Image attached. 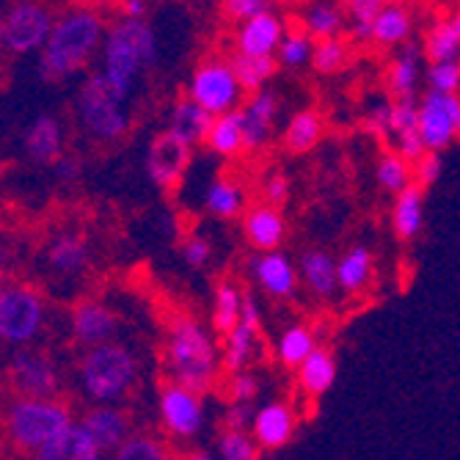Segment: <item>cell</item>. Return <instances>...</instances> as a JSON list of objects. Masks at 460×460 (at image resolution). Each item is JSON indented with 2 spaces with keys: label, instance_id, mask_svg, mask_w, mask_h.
Returning a JSON list of instances; mask_svg holds the SVG:
<instances>
[{
  "label": "cell",
  "instance_id": "obj_40",
  "mask_svg": "<svg viewBox=\"0 0 460 460\" xmlns=\"http://www.w3.org/2000/svg\"><path fill=\"white\" fill-rule=\"evenodd\" d=\"M240 309H243V296L234 284H221L216 289V304H213V331L218 337H229L234 325L240 323Z\"/></svg>",
  "mask_w": 460,
  "mask_h": 460
},
{
  "label": "cell",
  "instance_id": "obj_42",
  "mask_svg": "<svg viewBox=\"0 0 460 460\" xmlns=\"http://www.w3.org/2000/svg\"><path fill=\"white\" fill-rule=\"evenodd\" d=\"M314 348H317V345H314L312 331L304 328V325H292V328H287V331L281 333V337H279L276 353H279V358H281L287 367H301V364L312 356Z\"/></svg>",
  "mask_w": 460,
  "mask_h": 460
},
{
  "label": "cell",
  "instance_id": "obj_29",
  "mask_svg": "<svg viewBox=\"0 0 460 460\" xmlns=\"http://www.w3.org/2000/svg\"><path fill=\"white\" fill-rule=\"evenodd\" d=\"M25 149L33 163H58L61 160V124L53 116H39L25 136Z\"/></svg>",
  "mask_w": 460,
  "mask_h": 460
},
{
  "label": "cell",
  "instance_id": "obj_12",
  "mask_svg": "<svg viewBox=\"0 0 460 460\" xmlns=\"http://www.w3.org/2000/svg\"><path fill=\"white\" fill-rule=\"evenodd\" d=\"M160 420L163 428L169 430L174 438H193L201 425H204V402L201 394L180 386V384H169L160 392Z\"/></svg>",
  "mask_w": 460,
  "mask_h": 460
},
{
  "label": "cell",
  "instance_id": "obj_59",
  "mask_svg": "<svg viewBox=\"0 0 460 460\" xmlns=\"http://www.w3.org/2000/svg\"><path fill=\"white\" fill-rule=\"evenodd\" d=\"M386 4H408V0H386Z\"/></svg>",
  "mask_w": 460,
  "mask_h": 460
},
{
  "label": "cell",
  "instance_id": "obj_13",
  "mask_svg": "<svg viewBox=\"0 0 460 460\" xmlns=\"http://www.w3.org/2000/svg\"><path fill=\"white\" fill-rule=\"evenodd\" d=\"M188 165H190V146L185 141H180L169 130L155 136V141L149 144V155H146V172L157 188L163 190L177 188L182 174L188 172Z\"/></svg>",
  "mask_w": 460,
  "mask_h": 460
},
{
  "label": "cell",
  "instance_id": "obj_54",
  "mask_svg": "<svg viewBox=\"0 0 460 460\" xmlns=\"http://www.w3.org/2000/svg\"><path fill=\"white\" fill-rule=\"evenodd\" d=\"M389 108L392 102H381L378 108H372L369 119H367V128L375 136H389Z\"/></svg>",
  "mask_w": 460,
  "mask_h": 460
},
{
  "label": "cell",
  "instance_id": "obj_36",
  "mask_svg": "<svg viewBox=\"0 0 460 460\" xmlns=\"http://www.w3.org/2000/svg\"><path fill=\"white\" fill-rule=\"evenodd\" d=\"M207 146L210 152L221 155V157H237L240 152H245L243 146V128H240V113H224L213 119L210 136H207Z\"/></svg>",
  "mask_w": 460,
  "mask_h": 460
},
{
  "label": "cell",
  "instance_id": "obj_52",
  "mask_svg": "<svg viewBox=\"0 0 460 460\" xmlns=\"http://www.w3.org/2000/svg\"><path fill=\"white\" fill-rule=\"evenodd\" d=\"M254 408H251L248 402H232L229 408H226V430H240V433H245V428H251L254 425Z\"/></svg>",
  "mask_w": 460,
  "mask_h": 460
},
{
  "label": "cell",
  "instance_id": "obj_38",
  "mask_svg": "<svg viewBox=\"0 0 460 460\" xmlns=\"http://www.w3.org/2000/svg\"><path fill=\"white\" fill-rule=\"evenodd\" d=\"M350 56H353V50H350V41L348 39H342V36L323 39V41H314L309 66L317 75H337V72L348 69Z\"/></svg>",
  "mask_w": 460,
  "mask_h": 460
},
{
  "label": "cell",
  "instance_id": "obj_21",
  "mask_svg": "<svg viewBox=\"0 0 460 460\" xmlns=\"http://www.w3.org/2000/svg\"><path fill=\"white\" fill-rule=\"evenodd\" d=\"M48 268L58 276H77L89 268L92 262V248L89 240L77 232H61L58 237L50 240L45 251Z\"/></svg>",
  "mask_w": 460,
  "mask_h": 460
},
{
  "label": "cell",
  "instance_id": "obj_58",
  "mask_svg": "<svg viewBox=\"0 0 460 460\" xmlns=\"http://www.w3.org/2000/svg\"><path fill=\"white\" fill-rule=\"evenodd\" d=\"M4 262H6V251H4V243H0V268H4Z\"/></svg>",
  "mask_w": 460,
  "mask_h": 460
},
{
  "label": "cell",
  "instance_id": "obj_16",
  "mask_svg": "<svg viewBox=\"0 0 460 460\" xmlns=\"http://www.w3.org/2000/svg\"><path fill=\"white\" fill-rule=\"evenodd\" d=\"M80 428L94 438V444L102 452H111V455L133 436L128 413H124L119 405H92L86 413H83Z\"/></svg>",
  "mask_w": 460,
  "mask_h": 460
},
{
  "label": "cell",
  "instance_id": "obj_41",
  "mask_svg": "<svg viewBox=\"0 0 460 460\" xmlns=\"http://www.w3.org/2000/svg\"><path fill=\"white\" fill-rule=\"evenodd\" d=\"M369 270H372V257L364 245L350 248L348 254L337 262V279L340 287L345 292H358L364 289V284L369 281Z\"/></svg>",
  "mask_w": 460,
  "mask_h": 460
},
{
  "label": "cell",
  "instance_id": "obj_44",
  "mask_svg": "<svg viewBox=\"0 0 460 460\" xmlns=\"http://www.w3.org/2000/svg\"><path fill=\"white\" fill-rule=\"evenodd\" d=\"M378 182L389 190V193H402L411 182H413V172L411 163L405 157H400L397 152H386L378 160Z\"/></svg>",
  "mask_w": 460,
  "mask_h": 460
},
{
  "label": "cell",
  "instance_id": "obj_19",
  "mask_svg": "<svg viewBox=\"0 0 460 460\" xmlns=\"http://www.w3.org/2000/svg\"><path fill=\"white\" fill-rule=\"evenodd\" d=\"M276 111H279V102H276V94H270V92H257V94H251L248 100H243L237 113H240L245 152L260 149L270 138Z\"/></svg>",
  "mask_w": 460,
  "mask_h": 460
},
{
  "label": "cell",
  "instance_id": "obj_43",
  "mask_svg": "<svg viewBox=\"0 0 460 460\" xmlns=\"http://www.w3.org/2000/svg\"><path fill=\"white\" fill-rule=\"evenodd\" d=\"M312 48H314V39L306 31H287L284 41L279 45L276 61H279V66L298 69L312 61Z\"/></svg>",
  "mask_w": 460,
  "mask_h": 460
},
{
  "label": "cell",
  "instance_id": "obj_24",
  "mask_svg": "<svg viewBox=\"0 0 460 460\" xmlns=\"http://www.w3.org/2000/svg\"><path fill=\"white\" fill-rule=\"evenodd\" d=\"M422 53L430 64L460 61V9L436 20L422 41Z\"/></svg>",
  "mask_w": 460,
  "mask_h": 460
},
{
  "label": "cell",
  "instance_id": "obj_4",
  "mask_svg": "<svg viewBox=\"0 0 460 460\" xmlns=\"http://www.w3.org/2000/svg\"><path fill=\"white\" fill-rule=\"evenodd\" d=\"M80 392L92 405H116L130 394L138 381V361L133 350L108 342L86 350L77 367Z\"/></svg>",
  "mask_w": 460,
  "mask_h": 460
},
{
  "label": "cell",
  "instance_id": "obj_37",
  "mask_svg": "<svg viewBox=\"0 0 460 460\" xmlns=\"http://www.w3.org/2000/svg\"><path fill=\"white\" fill-rule=\"evenodd\" d=\"M386 0H342L345 20H350V41L369 45L372 41V22L384 12Z\"/></svg>",
  "mask_w": 460,
  "mask_h": 460
},
{
  "label": "cell",
  "instance_id": "obj_25",
  "mask_svg": "<svg viewBox=\"0 0 460 460\" xmlns=\"http://www.w3.org/2000/svg\"><path fill=\"white\" fill-rule=\"evenodd\" d=\"M254 279L273 298H289L296 292V268L279 251H268L254 262Z\"/></svg>",
  "mask_w": 460,
  "mask_h": 460
},
{
  "label": "cell",
  "instance_id": "obj_47",
  "mask_svg": "<svg viewBox=\"0 0 460 460\" xmlns=\"http://www.w3.org/2000/svg\"><path fill=\"white\" fill-rule=\"evenodd\" d=\"M218 452H221L224 460H251V457H257V441L251 438L248 433L226 430L221 436Z\"/></svg>",
  "mask_w": 460,
  "mask_h": 460
},
{
  "label": "cell",
  "instance_id": "obj_30",
  "mask_svg": "<svg viewBox=\"0 0 460 460\" xmlns=\"http://www.w3.org/2000/svg\"><path fill=\"white\" fill-rule=\"evenodd\" d=\"M422 221H425V190L411 182L402 193H397L392 224L400 240H411L422 232Z\"/></svg>",
  "mask_w": 460,
  "mask_h": 460
},
{
  "label": "cell",
  "instance_id": "obj_9",
  "mask_svg": "<svg viewBox=\"0 0 460 460\" xmlns=\"http://www.w3.org/2000/svg\"><path fill=\"white\" fill-rule=\"evenodd\" d=\"M53 14L33 0H20L4 17H0V48L25 56L41 50L48 45V36L53 31Z\"/></svg>",
  "mask_w": 460,
  "mask_h": 460
},
{
  "label": "cell",
  "instance_id": "obj_1",
  "mask_svg": "<svg viewBox=\"0 0 460 460\" xmlns=\"http://www.w3.org/2000/svg\"><path fill=\"white\" fill-rule=\"evenodd\" d=\"M102 41V20L92 9L66 12L53 22L48 45L41 48V75L61 80L86 66Z\"/></svg>",
  "mask_w": 460,
  "mask_h": 460
},
{
  "label": "cell",
  "instance_id": "obj_2",
  "mask_svg": "<svg viewBox=\"0 0 460 460\" xmlns=\"http://www.w3.org/2000/svg\"><path fill=\"white\" fill-rule=\"evenodd\" d=\"M157 56V41L155 31L144 20H119L105 39V66L102 77L108 83V89L119 102L130 97L136 77L155 61Z\"/></svg>",
  "mask_w": 460,
  "mask_h": 460
},
{
  "label": "cell",
  "instance_id": "obj_26",
  "mask_svg": "<svg viewBox=\"0 0 460 460\" xmlns=\"http://www.w3.org/2000/svg\"><path fill=\"white\" fill-rule=\"evenodd\" d=\"M413 33V14L405 4H386L378 20L372 22V45L402 48Z\"/></svg>",
  "mask_w": 460,
  "mask_h": 460
},
{
  "label": "cell",
  "instance_id": "obj_61",
  "mask_svg": "<svg viewBox=\"0 0 460 460\" xmlns=\"http://www.w3.org/2000/svg\"><path fill=\"white\" fill-rule=\"evenodd\" d=\"M0 289H4V287H0Z\"/></svg>",
  "mask_w": 460,
  "mask_h": 460
},
{
  "label": "cell",
  "instance_id": "obj_8",
  "mask_svg": "<svg viewBox=\"0 0 460 460\" xmlns=\"http://www.w3.org/2000/svg\"><path fill=\"white\" fill-rule=\"evenodd\" d=\"M77 108H80V119L86 124V130L100 138V141H116L128 130V113H124L121 102L113 97V92L108 89V83L102 75H92L86 83H83L80 97H77Z\"/></svg>",
  "mask_w": 460,
  "mask_h": 460
},
{
  "label": "cell",
  "instance_id": "obj_33",
  "mask_svg": "<svg viewBox=\"0 0 460 460\" xmlns=\"http://www.w3.org/2000/svg\"><path fill=\"white\" fill-rule=\"evenodd\" d=\"M323 119L317 111H301L289 119L287 130H284V146L287 152L292 155H304V152H312L320 138H323Z\"/></svg>",
  "mask_w": 460,
  "mask_h": 460
},
{
  "label": "cell",
  "instance_id": "obj_18",
  "mask_svg": "<svg viewBox=\"0 0 460 460\" xmlns=\"http://www.w3.org/2000/svg\"><path fill=\"white\" fill-rule=\"evenodd\" d=\"M389 138L394 141V152L408 163H416L428 149L420 136V108L416 100H394L389 108Z\"/></svg>",
  "mask_w": 460,
  "mask_h": 460
},
{
  "label": "cell",
  "instance_id": "obj_7",
  "mask_svg": "<svg viewBox=\"0 0 460 460\" xmlns=\"http://www.w3.org/2000/svg\"><path fill=\"white\" fill-rule=\"evenodd\" d=\"M243 89L237 83V75L226 58H210L190 75L188 83V100H193L199 108H204L210 116L232 113L243 105Z\"/></svg>",
  "mask_w": 460,
  "mask_h": 460
},
{
  "label": "cell",
  "instance_id": "obj_39",
  "mask_svg": "<svg viewBox=\"0 0 460 460\" xmlns=\"http://www.w3.org/2000/svg\"><path fill=\"white\" fill-rule=\"evenodd\" d=\"M204 204H207V210H210V216L229 221V218H237L243 213L245 193L232 180H216L210 185V190H207V196H204Z\"/></svg>",
  "mask_w": 460,
  "mask_h": 460
},
{
  "label": "cell",
  "instance_id": "obj_57",
  "mask_svg": "<svg viewBox=\"0 0 460 460\" xmlns=\"http://www.w3.org/2000/svg\"><path fill=\"white\" fill-rule=\"evenodd\" d=\"M188 460H216V457H213L210 452H193V455H190Z\"/></svg>",
  "mask_w": 460,
  "mask_h": 460
},
{
  "label": "cell",
  "instance_id": "obj_34",
  "mask_svg": "<svg viewBox=\"0 0 460 460\" xmlns=\"http://www.w3.org/2000/svg\"><path fill=\"white\" fill-rule=\"evenodd\" d=\"M301 273L306 279V287L320 298H328L337 292L340 279H337V262H333L323 251H309L301 260Z\"/></svg>",
  "mask_w": 460,
  "mask_h": 460
},
{
  "label": "cell",
  "instance_id": "obj_20",
  "mask_svg": "<svg viewBox=\"0 0 460 460\" xmlns=\"http://www.w3.org/2000/svg\"><path fill=\"white\" fill-rule=\"evenodd\" d=\"M292 433H296V413L284 402H270L254 413V425H251V438L262 449H279L284 447Z\"/></svg>",
  "mask_w": 460,
  "mask_h": 460
},
{
  "label": "cell",
  "instance_id": "obj_48",
  "mask_svg": "<svg viewBox=\"0 0 460 460\" xmlns=\"http://www.w3.org/2000/svg\"><path fill=\"white\" fill-rule=\"evenodd\" d=\"M411 172H413V185H420L422 190L430 188L441 174V155L438 152H425L420 160L411 163Z\"/></svg>",
  "mask_w": 460,
  "mask_h": 460
},
{
  "label": "cell",
  "instance_id": "obj_31",
  "mask_svg": "<svg viewBox=\"0 0 460 460\" xmlns=\"http://www.w3.org/2000/svg\"><path fill=\"white\" fill-rule=\"evenodd\" d=\"M345 28V12L331 0H314L301 14V31H306L314 41L340 36Z\"/></svg>",
  "mask_w": 460,
  "mask_h": 460
},
{
  "label": "cell",
  "instance_id": "obj_5",
  "mask_svg": "<svg viewBox=\"0 0 460 460\" xmlns=\"http://www.w3.org/2000/svg\"><path fill=\"white\" fill-rule=\"evenodd\" d=\"M72 425V405L58 397H17L6 411V433L22 452H39Z\"/></svg>",
  "mask_w": 460,
  "mask_h": 460
},
{
  "label": "cell",
  "instance_id": "obj_3",
  "mask_svg": "<svg viewBox=\"0 0 460 460\" xmlns=\"http://www.w3.org/2000/svg\"><path fill=\"white\" fill-rule=\"evenodd\" d=\"M165 358L174 384L207 394L218 378V353L213 337L193 317H177L169 328Z\"/></svg>",
  "mask_w": 460,
  "mask_h": 460
},
{
  "label": "cell",
  "instance_id": "obj_45",
  "mask_svg": "<svg viewBox=\"0 0 460 460\" xmlns=\"http://www.w3.org/2000/svg\"><path fill=\"white\" fill-rule=\"evenodd\" d=\"M111 460H172V452L160 438L152 436H130Z\"/></svg>",
  "mask_w": 460,
  "mask_h": 460
},
{
  "label": "cell",
  "instance_id": "obj_60",
  "mask_svg": "<svg viewBox=\"0 0 460 460\" xmlns=\"http://www.w3.org/2000/svg\"><path fill=\"white\" fill-rule=\"evenodd\" d=\"M251 460H257V457H251Z\"/></svg>",
  "mask_w": 460,
  "mask_h": 460
},
{
  "label": "cell",
  "instance_id": "obj_22",
  "mask_svg": "<svg viewBox=\"0 0 460 460\" xmlns=\"http://www.w3.org/2000/svg\"><path fill=\"white\" fill-rule=\"evenodd\" d=\"M243 232H245V240L260 248L262 254L268 251H276V245L284 240V218L279 213V207H270V204H257L245 210L243 216Z\"/></svg>",
  "mask_w": 460,
  "mask_h": 460
},
{
  "label": "cell",
  "instance_id": "obj_55",
  "mask_svg": "<svg viewBox=\"0 0 460 460\" xmlns=\"http://www.w3.org/2000/svg\"><path fill=\"white\" fill-rule=\"evenodd\" d=\"M56 174H58V180L72 182V180L80 177V163H77L75 157H61V160L56 163Z\"/></svg>",
  "mask_w": 460,
  "mask_h": 460
},
{
  "label": "cell",
  "instance_id": "obj_32",
  "mask_svg": "<svg viewBox=\"0 0 460 460\" xmlns=\"http://www.w3.org/2000/svg\"><path fill=\"white\" fill-rule=\"evenodd\" d=\"M333 381H337V364H333L331 353L323 348H314L312 356L298 367V384L309 397L325 394Z\"/></svg>",
  "mask_w": 460,
  "mask_h": 460
},
{
  "label": "cell",
  "instance_id": "obj_50",
  "mask_svg": "<svg viewBox=\"0 0 460 460\" xmlns=\"http://www.w3.org/2000/svg\"><path fill=\"white\" fill-rule=\"evenodd\" d=\"M260 392V384L254 375H248V372H237L232 375V381H229V397L232 402H251L257 397Z\"/></svg>",
  "mask_w": 460,
  "mask_h": 460
},
{
  "label": "cell",
  "instance_id": "obj_27",
  "mask_svg": "<svg viewBox=\"0 0 460 460\" xmlns=\"http://www.w3.org/2000/svg\"><path fill=\"white\" fill-rule=\"evenodd\" d=\"M420 75H422V53L416 50L413 45L402 48V50L392 58L389 72H386L389 94H392L394 100H413L416 86H420Z\"/></svg>",
  "mask_w": 460,
  "mask_h": 460
},
{
  "label": "cell",
  "instance_id": "obj_10",
  "mask_svg": "<svg viewBox=\"0 0 460 460\" xmlns=\"http://www.w3.org/2000/svg\"><path fill=\"white\" fill-rule=\"evenodd\" d=\"M420 136L428 152H444L460 138V94L430 92L420 100Z\"/></svg>",
  "mask_w": 460,
  "mask_h": 460
},
{
  "label": "cell",
  "instance_id": "obj_28",
  "mask_svg": "<svg viewBox=\"0 0 460 460\" xmlns=\"http://www.w3.org/2000/svg\"><path fill=\"white\" fill-rule=\"evenodd\" d=\"M213 119L204 108H199L193 100L182 97L174 111H172V128L169 133H174L180 141H185L188 146H196V144H207V136H210V128H213Z\"/></svg>",
  "mask_w": 460,
  "mask_h": 460
},
{
  "label": "cell",
  "instance_id": "obj_46",
  "mask_svg": "<svg viewBox=\"0 0 460 460\" xmlns=\"http://www.w3.org/2000/svg\"><path fill=\"white\" fill-rule=\"evenodd\" d=\"M428 86L430 92H438V94H460V61L430 64Z\"/></svg>",
  "mask_w": 460,
  "mask_h": 460
},
{
  "label": "cell",
  "instance_id": "obj_6",
  "mask_svg": "<svg viewBox=\"0 0 460 460\" xmlns=\"http://www.w3.org/2000/svg\"><path fill=\"white\" fill-rule=\"evenodd\" d=\"M48 304L41 292L28 284H9L0 289V342L12 348L31 345L45 328Z\"/></svg>",
  "mask_w": 460,
  "mask_h": 460
},
{
  "label": "cell",
  "instance_id": "obj_15",
  "mask_svg": "<svg viewBox=\"0 0 460 460\" xmlns=\"http://www.w3.org/2000/svg\"><path fill=\"white\" fill-rule=\"evenodd\" d=\"M116 328H119V320H116L113 309H108L100 301H80L72 306L69 331H72V340L80 348L92 350V348L113 342Z\"/></svg>",
  "mask_w": 460,
  "mask_h": 460
},
{
  "label": "cell",
  "instance_id": "obj_51",
  "mask_svg": "<svg viewBox=\"0 0 460 460\" xmlns=\"http://www.w3.org/2000/svg\"><path fill=\"white\" fill-rule=\"evenodd\" d=\"M210 254H213V248L210 243H207L204 237H188L185 245H182V257L190 268H204L207 262H210Z\"/></svg>",
  "mask_w": 460,
  "mask_h": 460
},
{
  "label": "cell",
  "instance_id": "obj_49",
  "mask_svg": "<svg viewBox=\"0 0 460 460\" xmlns=\"http://www.w3.org/2000/svg\"><path fill=\"white\" fill-rule=\"evenodd\" d=\"M221 4H224V12H226L232 20L243 22V20H248V17H257V14H262V12H270L273 0H221Z\"/></svg>",
  "mask_w": 460,
  "mask_h": 460
},
{
  "label": "cell",
  "instance_id": "obj_11",
  "mask_svg": "<svg viewBox=\"0 0 460 460\" xmlns=\"http://www.w3.org/2000/svg\"><path fill=\"white\" fill-rule=\"evenodd\" d=\"M9 384L20 397H56L61 389V375L56 361L39 350H17L6 367Z\"/></svg>",
  "mask_w": 460,
  "mask_h": 460
},
{
  "label": "cell",
  "instance_id": "obj_35",
  "mask_svg": "<svg viewBox=\"0 0 460 460\" xmlns=\"http://www.w3.org/2000/svg\"><path fill=\"white\" fill-rule=\"evenodd\" d=\"M232 69L237 75V83L245 94H257V92H265V83L279 72V61L270 56V58H251V56H240L234 53L232 56Z\"/></svg>",
  "mask_w": 460,
  "mask_h": 460
},
{
  "label": "cell",
  "instance_id": "obj_14",
  "mask_svg": "<svg viewBox=\"0 0 460 460\" xmlns=\"http://www.w3.org/2000/svg\"><path fill=\"white\" fill-rule=\"evenodd\" d=\"M287 36V22L270 9L257 17H248L237 25L234 33V53L251 58H276L279 45Z\"/></svg>",
  "mask_w": 460,
  "mask_h": 460
},
{
  "label": "cell",
  "instance_id": "obj_53",
  "mask_svg": "<svg viewBox=\"0 0 460 460\" xmlns=\"http://www.w3.org/2000/svg\"><path fill=\"white\" fill-rule=\"evenodd\" d=\"M262 196H265V204L270 207H279L289 199V185L284 180V174H270L262 185Z\"/></svg>",
  "mask_w": 460,
  "mask_h": 460
},
{
  "label": "cell",
  "instance_id": "obj_17",
  "mask_svg": "<svg viewBox=\"0 0 460 460\" xmlns=\"http://www.w3.org/2000/svg\"><path fill=\"white\" fill-rule=\"evenodd\" d=\"M260 331V309L257 301L251 296H243V309H240V323L234 325V331L226 337V350H224V369L229 375L245 372V364L254 353V340Z\"/></svg>",
  "mask_w": 460,
  "mask_h": 460
},
{
  "label": "cell",
  "instance_id": "obj_56",
  "mask_svg": "<svg viewBox=\"0 0 460 460\" xmlns=\"http://www.w3.org/2000/svg\"><path fill=\"white\" fill-rule=\"evenodd\" d=\"M146 4L144 0H124V20H144Z\"/></svg>",
  "mask_w": 460,
  "mask_h": 460
},
{
  "label": "cell",
  "instance_id": "obj_23",
  "mask_svg": "<svg viewBox=\"0 0 460 460\" xmlns=\"http://www.w3.org/2000/svg\"><path fill=\"white\" fill-rule=\"evenodd\" d=\"M102 455L105 452L94 444V438L80 428V422H75L39 452H33V460H102Z\"/></svg>",
  "mask_w": 460,
  "mask_h": 460
}]
</instances>
